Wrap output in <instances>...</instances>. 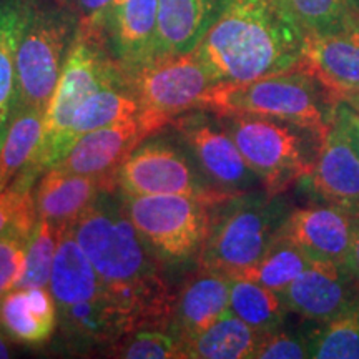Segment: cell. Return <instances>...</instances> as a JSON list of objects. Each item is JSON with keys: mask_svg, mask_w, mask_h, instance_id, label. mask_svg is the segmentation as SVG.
<instances>
[{"mask_svg": "<svg viewBox=\"0 0 359 359\" xmlns=\"http://www.w3.org/2000/svg\"><path fill=\"white\" fill-rule=\"evenodd\" d=\"M72 233L95 268L130 331L172 327L175 296L161 264L125 212L115 190H103Z\"/></svg>", "mask_w": 359, "mask_h": 359, "instance_id": "cell-1", "label": "cell"}, {"mask_svg": "<svg viewBox=\"0 0 359 359\" xmlns=\"http://www.w3.org/2000/svg\"><path fill=\"white\" fill-rule=\"evenodd\" d=\"M306 34L283 0H231L195 53L218 83H243L304 65Z\"/></svg>", "mask_w": 359, "mask_h": 359, "instance_id": "cell-2", "label": "cell"}, {"mask_svg": "<svg viewBox=\"0 0 359 359\" xmlns=\"http://www.w3.org/2000/svg\"><path fill=\"white\" fill-rule=\"evenodd\" d=\"M290 212L281 195L269 196L264 190L213 205L196 266L236 280L271 248Z\"/></svg>", "mask_w": 359, "mask_h": 359, "instance_id": "cell-3", "label": "cell"}, {"mask_svg": "<svg viewBox=\"0 0 359 359\" xmlns=\"http://www.w3.org/2000/svg\"><path fill=\"white\" fill-rule=\"evenodd\" d=\"M336 100L306 67L243 83H217L200 109L213 114L271 116L320 135L333 122Z\"/></svg>", "mask_w": 359, "mask_h": 359, "instance_id": "cell-4", "label": "cell"}, {"mask_svg": "<svg viewBox=\"0 0 359 359\" xmlns=\"http://www.w3.org/2000/svg\"><path fill=\"white\" fill-rule=\"evenodd\" d=\"M217 115L269 196L309 177L323 135L271 116Z\"/></svg>", "mask_w": 359, "mask_h": 359, "instance_id": "cell-5", "label": "cell"}, {"mask_svg": "<svg viewBox=\"0 0 359 359\" xmlns=\"http://www.w3.org/2000/svg\"><path fill=\"white\" fill-rule=\"evenodd\" d=\"M123 77V69L107 50L97 30L80 22L79 35L45 110L42 140L25 167L39 177L53 167L60 160L62 138L80 103L97 90Z\"/></svg>", "mask_w": 359, "mask_h": 359, "instance_id": "cell-6", "label": "cell"}, {"mask_svg": "<svg viewBox=\"0 0 359 359\" xmlns=\"http://www.w3.org/2000/svg\"><path fill=\"white\" fill-rule=\"evenodd\" d=\"M79 27L77 11L62 0H35L17 48V110H47Z\"/></svg>", "mask_w": 359, "mask_h": 359, "instance_id": "cell-7", "label": "cell"}, {"mask_svg": "<svg viewBox=\"0 0 359 359\" xmlns=\"http://www.w3.org/2000/svg\"><path fill=\"white\" fill-rule=\"evenodd\" d=\"M120 195H185L210 205L231 198L215 188L198 168L183 142L150 135L138 143L111 175Z\"/></svg>", "mask_w": 359, "mask_h": 359, "instance_id": "cell-8", "label": "cell"}, {"mask_svg": "<svg viewBox=\"0 0 359 359\" xmlns=\"http://www.w3.org/2000/svg\"><path fill=\"white\" fill-rule=\"evenodd\" d=\"M125 212L165 268L198 264L212 206L185 195H120Z\"/></svg>", "mask_w": 359, "mask_h": 359, "instance_id": "cell-9", "label": "cell"}, {"mask_svg": "<svg viewBox=\"0 0 359 359\" xmlns=\"http://www.w3.org/2000/svg\"><path fill=\"white\" fill-rule=\"evenodd\" d=\"M125 77L142 116L155 132L178 115L200 109L206 92L218 83L195 50L156 57Z\"/></svg>", "mask_w": 359, "mask_h": 359, "instance_id": "cell-10", "label": "cell"}, {"mask_svg": "<svg viewBox=\"0 0 359 359\" xmlns=\"http://www.w3.org/2000/svg\"><path fill=\"white\" fill-rule=\"evenodd\" d=\"M198 168L215 188L230 196L262 188L258 175L246 163L241 151L218 115L205 109H193L170 123Z\"/></svg>", "mask_w": 359, "mask_h": 359, "instance_id": "cell-11", "label": "cell"}, {"mask_svg": "<svg viewBox=\"0 0 359 359\" xmlns=\"http://www.w3.org/2000/svg\"><path fill=\"white\" fill-rule=\"evenodd\" d=\"M83 24L97 30L125 74L158 57V0H114Z\"/></svg>", "mask_w": 359, "mask_h": 359, "instance_id": "cell-12", "label": "cell"}, {"mask_svg": "<svg viewBox=\"0 0 359 359\" xmlns=\"http://www.w3.org/2000/svg\"><path fill=\"white\" fill-rule=\"evenodd\" d=\"M356 203H330L325 206L291 210L280 235L298 245L316 262L343 264L351 248Z\"/></svg>", "mask_w": 359, "mask_h": 359, "instance_id": "cell-13", "label": "cell"}, {"mask_svg": "<svg viewBox=\"0 0 359 359\" xmlns=\"http://www.w3.org/2000/svg\"><path fill=\"white\" fill-rule=\"evenodd\" d=\"M156 132L142 114L85 133L50 168L87 177L110 178L138 143Z\"/></svg>", "mask_w": 359, "mask_h": 359, "instance_id": "cell-14", "label": "cell"}, {"mask_svg": "<svg viewBox=\"0 0 359 359\" xmlns=\"http://www.w3.org/2000/svg\"><path fill=\"white\" fill-rule=\"evenodd\" d=\"M280 294L288 311L323 323L359 303V285L343 264L314 259Z\"/></svg>", "mask_w": 359, "mask_h": 359, "instance_id": "cell-15", "label": "cell"}, {"mask_svg": "<svg viewBox=\"0 0 359 359\" xmlns=\"http://www.w3.org/2000/svg\"><path fill=\"white\" fill-rule=\"evenodd\" d=\"M231 278L198 268L175 296L172 330L187 341L230 311Z\"/></svg>", "mask_w": 359, "mask_h": 359, "instance_id": "cell-16", "label": "cell"}, {"mask_svg": "<svg viewBox=\"0 0 359 359\" xmlns=\"http://www.w3.org/2000/svg\"><path fill=\"white\" fill-rule=\"evenodd\" d=\"M304 67L336 102L359 92V22L343 32L306 37Z\"/></svg>", "mask_w": 359, "mask_h": 359, "instance_id": "cell-17", "label": "cell"}, {"mask_svg": "<svg viewBox=\"0 0 359 359\" xmlns=\"http://www.w3.org/2000/svg\"><path fill=\"white\" fill-rule=\"evenodd\" d=\"M103 190H114L110 178L87 177L48 168L34 188L39 218L58 226H72Z\"/></svg>", "mask_w": 359, "mask_h": 359, "instance_id": "cell-18", "label": "cell"}, {"mask_svg": "<svg viewBox=\"0 0 359 359\" xmlns=\"http://www.w3.org/2000/svg\"><path fill=\"white\" fill-rule=\"evenodd\" d=\"M231 0H158V57L190 53Z\"/></svg>", "mask_w": 359, "mask_h": 359, "instance_id": "cell-19", "label": "cell"}, {"mask_svg": "<svg viewBox=\"0 0 359 359\" xmlns=\"http://www.w3.org/2000/svg\"><path fill=\"white\" fill-rule=\"evenodd\" d=\"M306 180L327 201H359V155L334 120L321 137L316 160Z\"/></svg>", "mask_w": 359, "mask_h": 359, "instance_id": "cell-20", "label": "cell"}, {"mask_svg": "<svg viewBox=\"0 0 359 359\" xmlns=\"http://www.w3.org/2000/svg\"><path fill=\"white\" fill-rule=\"evenodd\" d=\"M58 314L47 286L15 288L0 303V330L13 343L40 346L55 333Z\"/></svg>", "mask_w": 359, "mask_h": 359, "instance_id": "cell-21", "label": "cell"}, {"mask_svg": "<svg viewBox=\"0 0 359 359\" xmlns=\"http://www.w3.org/2000/svg\"><path fill=\"white\" fill-rule=\"evenodd\" d=\"M35 0H0V145L17 114V48Z\"/></svg>", "mask_w": 359, "mask_h": 359, "instance_id": "cell-22", "label": "cell"}, {"mask_svg": "<svg viewBox=\"0 0 359 359\" xmlns=\"http://www.w3.org/2000/svg\"><path fill=\"white\" fill-rule=\"evenodd\" d=\"M138 114L140 109L128 87L127 77L105 85L80 103L79 109L75 110L69 130L62 138L60 158L85 133Z\"/></svg>", "mask_w": 359, "mask_h": 359, "instance_id": "cell-23", "label": "cell"}, {"mask_svg": "<svg viewBox=\"0 0 359 359\" xmlns=\"http://www.w3.org/2000/svg\"><path fill=\"white\" fill-rule=\"evenodd\" d=\"M262 334L228 311L201 333L183 341V359L255 358Z\"/></svg>", "mask_w": 359, "mask_h": 359, "instance_id": "cell-24", "label": "cell"}, {"mask_svg": "<svg viewBox=\"0 0 359 359\" xmlns=\"http://www.w3.org/2000/svg\"><path fill=\"white\" fill-rule=\"evenodd\" d=\"M45 110L20 109L0 145V193L32 160L43 132Z\"/></svg>", "mask_w": 359, "mask_h": 359, "instance_id": "cell-25", "label": "cell"}, {"mask_svg": "<svg viewBox=\"0 0 359 359\" xmlns=\"http://www.w3.org/2000/svg\"><path fill=\"white\" fill-rule=\"evenodd\" d=\"M37 219L39 215L32 190L25 196L19 212L0 235V303L4 296L15 290L24 273L27 250H29Z\"/></svg>", "mask_w": 359, "mask_h": 359, "instance_id": "cell-26", "label": "cell"}, {"mask_svg": "<svg viewBox=\"0 0 359 359\" xmlns=\"http://www.w3.org/2000/svg\"><path fill=\"white\" fill-rule=\"evenodd\" d=\"M230 313L259 333H268L281 327L290 311L278 291L236 278L230 286Z\"/></svg>", "mask_w": 359, "mask_h": 359, "instance_id": "cell-27", "label": "cell"}, {"mask_svg": "<svg viewBox=\"0 0 359 359\" xmlns=\"http://www.w3.org/2000/svg\"><path fill=\"white\" fill-rule=\"evenodd\" d=\"M313 262L314 259L298 245L280 235L271 248L264 253V257L240 278L259 283L269 290L281 293Z\"/></svg>", "mask_w": 359, "mask_h": 359, "instance_id": "cell-28", "label": "cell"}, {"mask_svg": "<svg viewBox=\"0 0 359 359\" xmlns=\"http://www.w3.org/2000/svg\"><path fill=\"white\" fill-rule=\"evenodd\" d=\"M309 358L359 359V303L311 330Z\"/></svg>", "mask_w": 359, "mask_h": 359, "instance_id": "cell-29", "label": "cell"}, {"mask_svg": "<svg viewBox=\"0 0 359 359\" xmlns=\"http://www.w3.org/2000/svg\"><path fill=\"white\" fill-rule=\"evenodd\" d=\"M306 37L343 32L359 19L348 0H283Z\"/></svg>", "mask_w": 359, "mask_h": 359, "instance_id": "cell-30", "label": "cell"}, {"mask_svg": "<svg viewBox=\"0 0 359 359\" xmlns=\"http://www.w3.org/2000/svg\"><path fill=\"white\" fill-rule=\"evenodd\" d=\"M103 354L125 359H180L183 341L172 327H140L123 334Z\"/></svg>", "mask_w": 359, "mask_h": 359, "instance_id": "cell-31", "label": "cell"}, {"mask_svg": "<svg viewBox=\"0 0 359 359\" xmlns=\"http://www.w3.org/2000/svg\"><path fill=\"white\" fill-rule=\"evenodd\" d=\"M65 226L39 218L35 223L29 250H27L25 266L15 288H40L48 286L55 259L58 240Z\"/></svg>", "mask_w": 359, "mask_h": 359, "instance_id": "cell-32", "label": "cell"}, {"mask_svg": "<svg viewBox=\"0 0 359 359\" xmlns=\"http://www.w3.org/2000/svg\"><path fill=\"white\" fill-rule=\"evenodd\" d=\"M309 338L311 330L308 331H288L278 327L262 334L255 358L257 359H302L309 358Z\"/></svg>", "mask_w": 359, "mask_h": 359, "instance_id": "cell-33", "label": "cell"}, {"mask_svg": "<svg viewBox=\"0 0 359 359\" xmlns=\"http://www.w3.org/2000/svg\"><path fill=\"white\" fill-rule=\"evenodd\" d=\"M40 177L30 168L24 167V170L17 175L15 180L8 185L6 190L0 193V235L19 212L22 201L25 196L35 188V183Z\"/></svg>", "mask_w": 359, "mask_h": 359, "instance_id": "cell-34", "label": "cell"}, {"mask_svg": "<svg viewBox=\"0 0 359 359\" xmlns=\"http://www.w3.org/2000/svg\"><path fill=\"white\" fill-rule=\"evenodd\" d=\"M333 120L359 155V111L344 100H338L334 105Z\"/></svg>", "mask_w": 359, "mask_h": 359, "instance_id": "cell-35", "label": "cell"}, {"mask_svg": "<svg viewBox=\"0 0 359 359\" xmlns=\"http://www.w3.org/2000/svg\"><path fill=\"white\" fill-rule=\"evenodd\" d=\"M77 13L82 22H93L102 15V12L110 6L114 0H75Z\"/></svg>", "mask_w": 359, "mask_h": 359, "instance_id": "cell-36", "label": "cell"}, {"mask_svg": "<svg viewBox=\"0 0 359 359\" xmlns=\"http://www.w3.org/2000/svg\"><path fill=\"white\" fill-rule=\"evenodd\" d=\"M344 268L348 269L349 275H351L359 285V201H358L356 224H354L351 248H349L348 258H346V262H344Z\"/></svg>", "mask_w": 359, "mask_h": 359, "instance_id": "cell-37", "label": "cell"}, {"mask_svg": "<svg viewBox=\"0 0 359 359\" xmlns=\"http://www.w3.org/2000/svg\"><path fill=\"white\" fill-rule=\"evenodd\" d=\"M338 100H344L346 103H349V105L353 107L354 110L359 111V92H353V93H346V95L339 97Z\"/></svg>", "mask_w": 359, "mask_h": 359, "instance_id": "cell-38", "label": "cell"}, {"mask_svg": "<svg viewBox=\"0 0 359 359\" xmlns=\"http://www.w3.org/2000/svg\"><path fill=\"white\" fill-rule=\"evenodd\" d=\"M8 356H11V349H8L6 343V334H4V331L0 330V359L8 358Z\"/></svg>", "mask_w": 359, "mask_h": 359, "instance_id": "cell-39", "label": "cell"}, {"mask_svg": "<svg viewBox=\"0 0 359 359\" xmlns=\"http://www.w3.org/2000/svg\"><path fill=\"white\" fill-rule=\"evenodd\" d=\"M348 4H349V7L353 8L354 12H356V15L359 13V0H348Z\"/></svg>", "mask_w": 359, "mask_h": 359, "instance_id": "cell-40", "label": "cell"}, {"mask_svg": "<svg viewBox=\"0 0 359 359\" xmlns=\"http://www.w3.org/2000/svg\"><path fill=\"white\" fill-rule=\"evenodd\" d=\"M358 19H359V13H358Z\"/></svg>", "mask_w": 359, "mask_h": 359, "instance_id": "cell-41", "label": "cell"}]
</instances>
